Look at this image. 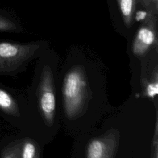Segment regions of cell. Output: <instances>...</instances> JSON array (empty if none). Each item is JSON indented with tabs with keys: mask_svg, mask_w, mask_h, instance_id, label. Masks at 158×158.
Listing matches in <instances>:
<instances>
[{
	"mask_svg": "<svg viewBox=\"0 0 158 158\" xmlns=\"http://www.w3.org/2000/svg\"><path fill=\"white\" fill-rule=\"evenodd\" d=\"M21 141L10 143L1 152V158H20Z\"/></svg>",
	"mask_w": 158,
	"mask_h": 158,
	"instance_id": "obj_9",
	"label": "cell"
},
{
	"mask_svg": "<svg viewBox=\"0 0 158 158\" xmlns=\"http://www.w3.org/2000/svg\"><path fill=\"white\" fill-rule=\"evenodd\" d=\"M136 0H117L124 25L130 28L132 25Z\"/></svg>",
	"mask_w": 158,
	"mask_h": 158,
	"instance_id": "obj_7",
	"label": "cell"
},
{
	"mask_svg": "<svg viewBox=\"0 0 158 158\" xmlns=\"http://www.w3.org/2000/svg\"><path fill=\"white\" fill-rule=\"evenodd\" d=\"M17 28L15 23L12 21L0 15V31H15Z\"/></svg>",
	"mask_w": 158,
	"mask_h": 158,
	"instance_id": "obj_10",
	"label": "cell"
},
{
	"mask_svg": "<svg viewBox=\"0 0 158 158\" xmlns=\"http://www.w3.org/2000/svg\"><path fill=\"white\" fill-rule=\"evenodd\" d=\"M146 93L148 96L150 98H154L158 93V84L157 81H152L149 83L146 88Z\"/></svg>",
	"mask_w": 158,
	"mask_h": 158,
	"instance_id": "obj_11",
	"label": "cell"
},
{
	"mask_svg": "<svg viewBox=\"0 0 158 158\" xmlns=\"http://www.w3.org/2000/svg\"><path fill=\"white\" fill-rule=\"evenodd\" d=\"M0 109L10 115H20L19 106L15 100L9 93L2 89H0Z\"/></svg>",
	"mask_w": 158,
	"mask_h": 158,
	"instance_id": "obj_6",
	"label": "cell"
},
{
	"mask_svg": "<svg viewBox=\"0 0 158 158\" xmlns=\"http://www.w3.org/2000/svg\"><path fill=\"white\" fill-rule=\"evenodd\" d=\"M112 146L104 138H96L91 141L87 147V158H111Z\"/></svg>",
	"mask_w": 158,
	"mask_h": 158,
	"instance_id": "obj_5",
	"label": "cell"
},
{
	"mask_svg": "<svg viewBox=\"0 0 158 158\" xmlns=\"http://www.w3.org/2000/svg\"><path fill=\"white\" fill-rule=\"evenodd\" d=\"M87 92L83 68L75 65L66 73L63 82L64 109L67 116L73 118L79 114L86 101Z\"/></svg>",
	"mask_w": 158,
	"mask_h": 158,
	"instance_id": "obj_1",
	"label": "cell"
},
{
	"mask_svg": "<svg viewBox=\"0 0 158 158\" xmlns=\"http://www.w3.org/2000/svg\"><path fill=\"white\" fill-rule=\"evenodd\" d=\"M52 72L48 65L43 67L38 89L40 112L46 123H54L56 111V99Z\"/></svg>",
	"mask_w": 158,
	"mask_h": 158,
	"instance_id": "obj_3",
	"label": "cell"
},
{
	"mask_svg": "<svg viewBox=\"0 0 158 158\" xmlns=\"http://www.w3.org/2000/svg\"><path fill=\"white\" fill-rule=\"evenodd\" d=\"M157 14L148 16L139 28L132 43V52L137 57L144 56L152 48L157 47Z\"/></svg>",
	"mask_w": 158,
	"mask_h": 158,
	"instance_id": "obj_4",
	"label": "cell"
},
{
	"mask_svg": "<svg viewBox=\"0 0 158 158\" xmlns=\"http://www.w3.org/2000/svg\"><path fill=\"white\" fill-rule=\"evenodd\" d=\"M20 158H40L39 147L35 141L26 138L21 141Z\"/></svg>",
	"mask_w": 158,
	"mask_h": 158,
	"instance_id": "obj_8",
	"label": "cell"
},
{
	"mask_svg": "<svg viewBox=\"0 0 158 158\" xmlns=\"http://www.w3.org/2000/svg\"><path fill=\"white\" fill-rule=\"evenodd\" d=\"M138 1L146 10H148V14H156L154 12V10L152 9L151 0H138Z\"/></svg>",
	"mask_w": 158,
	"mask_h": 158,
	"instance_id": "obj_12",
	"label": "cell"
},
{
	"mask_svg": "<svg viewBox=\"0 0 158 158\" xmlns=\"http://www.w3.org/2000/svg\"><path fill=\"white\" fill-rule=\"evenodd\" d=\"M151 2L154 12L158 14V0H151Z\"/></svg>",
	"mask_w": 158,
	"mask_h": 158,
	"instance_id": "obj_13",
	"label": "cell"
},
{
	"mask_svg": "<svg viewBox=\"0 0 158 158\" xmlns=\"http://www.w3.org/2000/svg\"><path fill=\"white\" fill-rule=\"evenodd\" d=\"M38 43H0V73L17 71L40 49Z\"/></svg>",
	"mask_w": 158,
	"mask_h": 158,
	"instance_id": "obj_2",
	"label": "cell"
}]
</instances>
